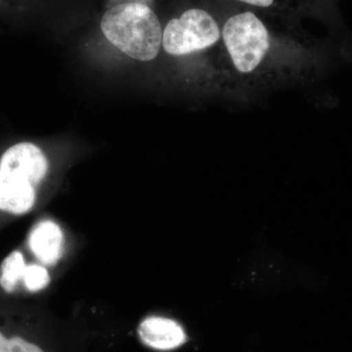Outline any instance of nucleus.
<instances>
[{
	"label": "nucleus",
	"instance_id": "1",
	"mask_svg": "<svg viewBox=\"0 0 352 352\" xmlns=\"http://www.w3.org/2000/svg\"><path fill=\"white\" fill-rule=\"evenodd\" d=\"M101 31L113 46L138 61H152L163 46V28L157 14L145 4L126 2L109 9Z\"/></svg>",
	"mask_w": 352,
	"mask_h": 352
},
{
	"label": "nucleus",
	"instance_id": "2",
	"mask_svg": "<svg viewBox=\"0 0 352 352\" xmlns=\"http://www.w3.org/2000/svg\"><path fill=\"white\" fill-rule=\"evenodd\" d=\"M48 166L34 150L10 147L0 160V210L22 214L36 201V187Z\"/></svg>",
	"mask_w": 352,
	"mask_h": 352
},
{
	"label": "nucleus",
	"instance_id": "3",
	"mask_svg": "<svg viewBox=\"0 0 352 352\" xmlns=\"http://www.w3.org/2000/svg\"><path fill=\"white\" fill-rule=\"evenodd\" d=\"M221 38L233 66L245 75L256 71L270 50V32L251 11L229 17L222 28Z\"/></svg>",
	"mask_w": 352,
	"mask_h": 352
},
{
	"label": "nucleus",
	"instance_id": "4",
	"mask_svg": "<svg viewBox=\"0 0 352 352\" xmlns=\"http://www.w3.org/2000/svg\"><path fill=\"white\" fill-rule=\"evenodd\" d=\"M221 38L214 16L201 8H191L171 19L163 32V46L173 56H184L208 50Z\"/></svg>",
	"mask_w": 352,
	"mask_h": 352
},
{
	"label": "nucleus",
	"instance_id": "5",
	"mask_svg": "<svg viewBox=\"0 0 352 352\" xmlns=\"http://www.w3.org/2000/svg\"><path fill=\"white\" fill-rule=\"evenodd\" d=\"M138 335L146 346L159 351H170L186 342L179 324L163 317H149L139 325Z\"/></svg>",
	"mask_w": 352,
	"mask_h": 352
},
{
	"label": "nucleus",
	"instance_id": "6",
	"mask_svg": "<svg viewBox=\"0 0 352 352\" xmlns=\"http://www.w3.org/2000/svg\"><path fill=\"white\" fill-rule=\"evenodd\" d=\"M30 247L43 263H56L62 254L63 233L54 222H41L32 231Z\"/></svg>",
	"mask_w": 352,
	"mask_h": 352
},
{
	"label": "nucleus",
	"instance_id": "7",
	"mask_svg": "<svg viewBox=\"0 0 352 352\" xmlns=\"http://www.w3.org/2000/svg\"><path fill=\"white\" fill-rule=\"evenodd\" d=\"M25 270L24 258L20 252L9 254L1 265L0 285L8 293H12L20 279H23Z\"/></svg>",
	"mask_w": 352,
	"mask_h": 352
},
{
	"label": "nucleus",
	"instance_id": "8",
	"mask_svg": "<svg viewBox=\"0 0 352 352\" xmlns=\"http://www.w3.org/2000/svg\"><path fill=\"white\" fill-rule=\"evenodd\" d=\"M23 280L28 289L36 292L45 288L50 284V277L47 270L43 266L32 264V265L25 266Z\"/></svg>",
	"mask_w": 352,
	"mask_h": 352
},
{
	"label": "nucleus",
	"instance_id": "9",
	"mask_svg": "<svg viewBox=\"0 0 352 352\" xmlns=\"http://www.w3.org/2000/svg\"><path fill=\"white\" fill-rule=\"evenodd\" d=\"M6 352H44L41 347L27 342L22 338L14 337L8 340Z\"/></svg>",
	"mask_w": 352,
	"mask_h": 352
},
{
	"label": "nucleus",
	"instance_id": "10",
	"mask_svg": "<svg viewBox=\"0 0 352 352\" xmlns=\"http://www.w3.org/2000/svg\"><path fill=\"white\" fill-rule=\"evenodd\" d=\"M235 1L242 2L248 6L259 7V8H270L276 3V0H235Z\"/></svg>",
	"mask_w": 352,
	"mask_h": 352
},
{
	"label": "nucleus",
	"instance_id": "11",
	"mask_svg": "<svg viewBox=\"0 0 352 352\" xmlns=\"http://www.w3.org/2000/svg\"><path fill=\"white\" fill-rule=\"evenodd\" d=\"M7 344H8V340L0 333V352H6Z\"/></svg>",
	"mask_w": 352,
	"mask_h": 352
}]
</instances>
